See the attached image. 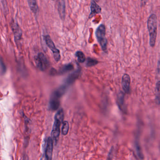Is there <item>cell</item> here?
Segmentation results:
<instances>
[{"label":"cell","mask_w":160,"mask_h":160,"mask_svg":"<svg viewBox=\"0 0 160 160\" xmlns=\"http://www.w3.org/2000/svg\"><path fill=\"white\" fill-rule=\"evenodd\" d=\"M158 21L155 14H152L147 21V27L149 35V44L151 47L155 46L157 34Z\"/></svg>","instance_id":"1"},{"label":"cell","mask_w":160,"mask_h":160,"mask_svg":"<svg viewBox=\"0 0 160 160\" xmlns=\"http://www.w3.org/2000/svg\"><path fill=\"white\" fill-rule=\"evenodd\" d=\"M63 111L62 109H60L57 112L55 117V122L53 126L51 136L52 139L55 141V143L58 141L60 133V125L62 122H63Z\"/></svg>","instance_id":"2"},{"label":"cell","mask_w":160,"mask_h":160,"mask_svg":"<svg viewBox=\"0 0 160 160\" xmlns=\"http://www.w3.org/2000/svg\"><path fill=\"white\" fill-rule=\"evenodd\" d=\"M95 36L98 42L100 44L102 50L107 53V40L106 38V28L103 24H101L95 31Z\"/></svg>","instance_id":"3"},{"label":"cell","mask_w":160,"mask_h":160,"mask_svg":"<svg viewBox=\"0 0 160 160\" xmlns=\"http://www.w3.org/2000/svg\"><path fill=\"white\" fill-rule=\"evenodd\" d=\"M44 39L47 45L53 52V56L55 61L57 62L59 61L61 59L60 52L55 46V44L50 36L49 35H45L44 36Z\"/></svg>","instance_id":"4"},{"label":"cell","mask_w":160,"mask_h":160,"mask_svg":"<svg viewBox=\"0 0 160 160\" xmlns=\"http://www.w3.org/2000/svg\"><path fill=\"white\" fill-rule=\"evenodd\" d=\"M34 60L37 67L41 71H45L49 65V61L43 53H39L34 58Z\"/></svg>","instance_id":"5"},{"label":"cell","mask_w":160,"mask_h":160,"mask_svg":"<svg viewBox=\"0 0 160 160\" xmlns=\"http://www.w3.org/2000/svg\"><path fill=\"white\" fill-rule=\"evenodd\" d=\"M62 96V95L56 90L53 92L49 102V108L50 110L55 111L58 108L60 104V98Z\"/></svg>","instance_id":"6"},{"label":"cell","mask_w":160,"mask_h":160,"mask_svg":"<svg viewBox=\"0 0 160 160\" xmlns=\"http://www.w3.org/2000/svg\"><path fill=\"white\" fill-rule=\"evenodd\" d=\"M11 27L13 32L14 37L16 42H19L22 37V31L17 22L13 20L11 23Z\"/></svg>","instance_id":"7"},{"label":"cell","mask_w":160,"mask_h":160,"mask_svg":"<svg viewBox=\"0 0 160 160\" xmlns=\"http://www.w3.org/2000/svg\"><path fill=\"white\" fill-rule=\"evenodd\" d=\"M91 13L89 16V19L92 18L96 15L100 14L102 12V8L96 3L94 0L91 1Z\"/></svg>","instance_id":"8"},{"label":"cell","mask_w":160,"mask_h":160,"mask_svg":"<svg viewBox=\"0 0 160 160\" xmlns=\"http://www.w3.org/2000/svg\"><path fill=\"white\" fill-rule=\"evenodd\" d=\"M122 85L124 92L126 93H129L130 92L131 85V78L129 75L127 74L123 75L122 79Z\"/></svg>","instance_id":"9"},{"label":"cell","mask_w":160,"mask_h":160,"mask_svg":"<svg viewBox=\"0 0 160 160\" xmlns=\"http://www.w3.org/2000/svg\"><path fill=\"white\" fill-rule=\"evenodd\" d=\"M53 140L52 138L49 137L47 141L45 150V156L48 160H51L53 154Z\"/></svg>","instance_id":"10"},{"label":"cell","mask_w":160,"mask_h":160,"mask_svg":"<svg viewBox=\"0 0 160 160\" xmlns=\"http://www.w3.org/2000/svg\"><path fill=\"white\" fill-rule=\"evenodd\" d=\"M57 4L60 17L62 20H64L65 17V0H58Z\"/></svg>","instance_id":"11"},{"label":"cell","mask_w":160,"mask_h":160,"mask_svg":"<svg viewBox=\"0 0 160 160\" xmlns=\"http://www.w3.org/2000/svg\"><path fill=\"white\" fill-rule=\"evenodd\" d=\"M79 73H80V70L78 69L76 72H74L72 74L70 75L67 78V80L66 81V85L67 86H69V85L72 84L75 81L76 79L78 77Z\"/></svg>","instance_id":"12"},{"label":"cell","mask_w":160,"mask_h":160,"mask_svg":"<svg viewBox=\"0 0 160 160\" xmlns=\"http://www.w3.org/2000/svg\"><path fill=\"white\" fill-rule=\"evenodd\" d=\"M29 6L32 12L33 13H37L38 12V6L37 4V0H28Z\"/></svg>","instance_id":"13"},{"label":"cell","mask_w":160,"mask_h":160,"mask_svg":"<svg viewBox=\"0 0 160 160\" xmlns=\"http://www.w3.org/2000/svg\"><path fill=\"white\" fill-rule=\"evenodd\" d=\"M155 100L157 103L160 105V80L156 83L155 87Z\"/></svg>","instance_id":"14"},{"label":"cell","mask_w":160,"mask_h":160,"mask_svg":"<svg viewBox=\"0 0 160 160\" xmlns=\"http://www.w3.org/2000/svg\"><path fill=\"white\" fill-rule=\"evenodd\" d=\"M75 56L77 58L78 61L80 63H83L86 61V58L83 52L78 51L75 53Z\"/></svg>","instance_id":"15"},{"label":"cell","mask_w":160,"mask_h":160,"mask_svg":"<svg viewBox=\"0 0 160 160\" xmlns=\"http://www.w3.org/2000/svg\"><path fill=\"white\" fill-rule=\"evenodd\" d=\"M86 65L87 67H90L92 66H95L96 64H98V61L92 58H88L86 60Z\"/></svg>","instance_id":"16"},{"label":"cell","mask_w":160,"mask_h":160,"mask_svg":"<svg viewBox=\"0 0 160 160\" xmlns=\"http://www.w3.org/2000/svg\"><path fill=\"white\" fill-rule=\"evenodd\" d=\"M69 130V122L67 121H64L62 124V132L63 135H66L68 134Z\"/></svg>","instance_id":"17"},{"label":"cell","mask_w":160,"mask_h":160,"mask_svg":"<svg viewBox=\"0 0 160 160\" xmlns=\"http://www.w3.org/2000/svg\"><path fill=\"white\" fill-rule=\"evenodd\" d=\"M135 148L136 150L137 153L138 157H139L140 159H144V156H143L142 152H141L140 145H139L138 140L136 141Z\"/></svg>","instance_id":"18"},{"label":"cell","mask_w":160,"mask_h":160,"mask_svg":"<svg viewBox=\"0 0 160 160\" xmlns=\"http://www.w3.org/2000/svg\"><path fill=\"white\" fill-rule=\"evenodd\" d=\"M124 95L123 92H119L118 96V104L119 107L120 108L122 107V105L123 104V102H124Z\"/></svg>","instance_id":"19"},{"label":"cell","mask_w":160,"mask_h":160,"mask_svg":"<svg viewBox=\"0 0 160 160\" xmlns=\"http://www.w3.org/2000/svg\"><path fill=\"white\" fill-rule=\"evenodd\" d=\"M73 65L72 63H69L64 65L62 68L61 70V72L62 73L66 72H69V71H72L73 69Z\"/></svg>","instance_id":"20"},{"label":"cell","mask_w":160,"mask_h":160,"mask_svg":"<svg viewBox=\"0 0 160 160\" xmlns=\"http://www.w3.org/2000/svg\"><path fill=\"white\" fill-rule=\"evenodd\" d=\"M1 68L2 74L5 73V72H6V66L2 60V58H1Z\"/></svg>","instance_id":"21"},{"label":"cell","mask_w":160,"mask_h":160,"mask_svg":"<svg viewBox=\"0 0 160 160\" xmlns=\"http://www.w3.org/2000/svg\"><path fill=\"white\" fill-rule=\"evenodd\" d=\"M156 76L157 78L160 80V60L157 63V69H156Z\"/></svg>","instance_id":"22"},{"label":"cell","mask_w":160,"mask_h":160,"mask_svg":"<svg viewBox=\"0 0 160 160\" xmlns=\"http://www.w3.org/2000/svg\"><path fill=\"white\" fill-rule=\"evenodd\" d=\"M141 6H145L147 3V0H141Z\"/></svg>","instance_id":"23"},{"label":"cell","mask_w":160,"mask_h":160,"mask_svg":"<svg viewBox=\"0 0 160 160\" xmlns=\"http://www.w3.org/2000/svg\"><path fill=\"white\" fill-rule=\"evenodd\" d=\"M96 2H99L100 0H94Z\"/></svg>","instance_id":"24"},{"label":"cell","mask_w":160,"mask_h":160,"mask_svg":"<svg viewBox=\"0 0 160 160\" xmlns=\"http://www.w3.org/2000/svg\"><path fill=\"white\" fill-rule=\"evenodd\" d=\"M52 1H55V0H52Z\"/></svg>","instance_id":"25"}]
</instances>
